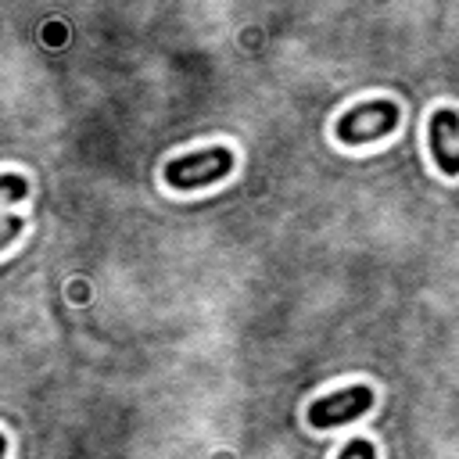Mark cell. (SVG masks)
Masks as SVG:
<instances>
[{
  "label": "cell",
  "mask_w": 459,
  "mask_h": 459,
  "mask_svg": "<svg viewBox=\"0 0 459 459\" xmlns=\"http://www.w3.org/2000/svg\"><path fill=\"white\" fill-rule=\"evenodd\" d=\"M233 172V151L226 143H215V147H204V151H194V154H179V158H169L161 176L172 190H197V186H212L219 179H226Z\"/></svg>",
  "instance_id": "1"
},
{
  "label": "cell",
  "mask_w": 459,
  "mask_h": 459,
  "mask_svg": "<svg viewBox=\"0 0 459 459\" xmlns=\"http://www.w3.org/2000/svg\"><path fill=\"white\" fill-rule=\"evenodd\" d=\"M398 118H402V111L394 100H362L337 118L333 133L341 143L359 147V143H373V140H384L387 133H394Z\"/></svg>",
  "instance_id": "2"
},
{
  "label": "cell",
  "mask_w": 459,
  "mask_h": 459,
  "mask_svg": "<svg viewBox=\"0 0 459 459\" xmlns=\"http://www.w3.org/2000/svg\"><path fill=\"white\" fill-rule=\"evenodd\" d=\"M369 409H373V387L351 384V387L319 394V398L308 405V423H312L316 430H330V427H344V423L366 416Z\"/></svg>",
  "instance_id": "3"
},
{
  "label": "cell",
  "mask_w": 459,
  "mask_h": 459,
  "mask_svg": "<svg viewBox=\"0 0 459 459\" xmlns=\"http://www.w3.org/2000/svg\"><path fill=\"white\" fill-rule=\"evenodd\" d=\"M427 140H430V158H434L437 172L441 176H459V111L437 108L430 115Z\"/></svg>",
  "instance_id": "4"
},
{
  "label": "cell",
  "mask_w": 459,
  "mask_h": 459,
  "mask_svg": "<svg viewBox=\"0 0 459 459\" xmlns=\"http://www.w3.org/2000/svg\"><path fill=\"white\" fill-rule=\"evenodd\" d=\"M29 197V179L22 172H0V204L25 201Z\"/></svg>",
  "instance_id": "5"
},
{
  "label": "cell",
  "mask_w": 459,
  "mask_h": 459,
  "mask_svg": "<svg viewBox=\"0 0 459 459\" xmlns=\"http://www.w3.org/2000/svg\"><path fill=\"white\" fill-rule=\"evenodd\" d=\"M337 459H377V445H373L369 437H351V441L337 452Z\"/></svg>",
  "instance_id": "6"
},
{
  "label": "cell",
  "mask_w": 459,
  "mask_h": 459,
  "mask_svg": "<svg viewBox=\"0 0 459 459\" xmlns=\"http://www.w3.org/2000/svg\"><path fill=\"white\" fill-rule=\"evenodd\" d=\"M22 230H25V222H22L18 215H4V219H0V251H4L7 244H14Z\"/></svg>",
  "instance_id": "7"
},
{
  "label": "cell",
  "mask_w": 459,
  "mask_h": 459,
  "mask_svg": "<svg viewBox=\"0 0 459 459\" xmlns=\"http://www.w3.org/2000/svg\"><path fill=\"white\" fill-rule=\"evenodd\" d=\"M4 455H7V437L0 434V459H4Z\"/></svg>",
  "instance_id": "8"
}]
</instances>
